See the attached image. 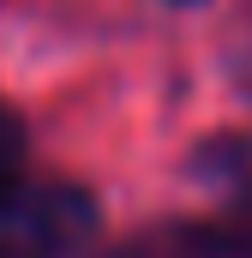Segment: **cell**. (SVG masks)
<instances>
[{
    "label": "cell",
    "instance_id": "obj_3",
    "mask_svg": "<svg viewBox=\"0 0 252 258\" xmlns=\"http://www.w3.org/2000/svg\"><path fill=\"white\" fill-rule=\"evenodd\" d=\"M18 168H24V126H18V114L0 102V198L12 192V186H24Z\"/></svg>",
    "mask_w": 252,
    "mask_h": 258
},
{
    "label": "cell",
    "instance_id": "obj_1",
    "mask_svg": "<svg viewBox=\"0 0 252 258\" xmlns=\"http://www.w3.org/2000/svg\"><path fill=\"white\" fill-rule=\"evenodd\" d=\"M90 222L96 210L78 186H12L0 198V258H60Z\"/></svg>",
    "mask_w": 252,
    "mask_h": 258
},
{
    "label": "cell",
    "instance_id": "obj_4",
    "mask_svg": "<svg viewBox=\"0 0 252 258\" xmlns=\"http://www.w3.org/2000/svg\"><path fill=\"white\" fill-rule=\"evenodd\" d=\"M174 6H192V0H174Z\"/></svg>",
    "mask_w": 252,
    "mask_h": 258
},
{
    "label": "cell",
    "instance_id": "obj_2",
    "mask_svg": "<svg viewBox=\"0 0 252 258\" xmlns=\"http://www.w3.org/2000/svg\"><path fill=\"white\" fill-rule=\"evenodd\" d=\"M192 168H198V180H210L216 192H228L234 204H252V138H240V132L210 138Z\"/></svg>",
    "mask_w": 252,
    "mask_h": 258
}]
</instances>
